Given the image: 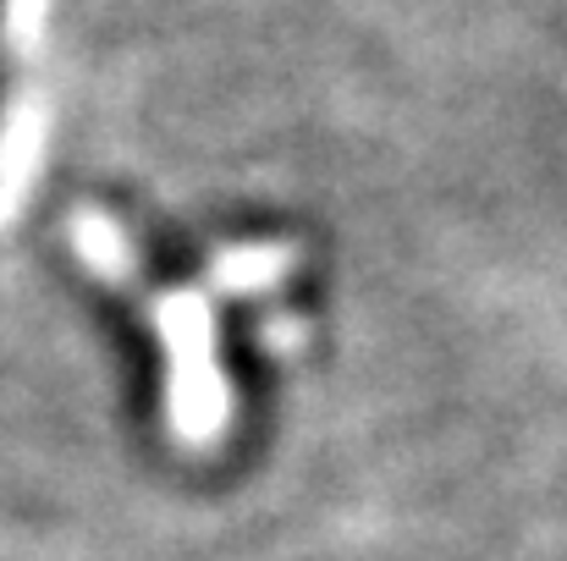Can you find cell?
<instances>
[{"label": "cell", "mask_w": 567, "mask_h": 561, "mask_svg": "<svg viewBox=\"0 0 567 561\" xmlns=\"http://www.w3.org/2000/svg\"><path fill=\"white\" fill-rule=\"evenodd\" d=\"M0 17H6V0H0Z\"/></svg>", "instance_id": "cell-1"}]
</instances>
